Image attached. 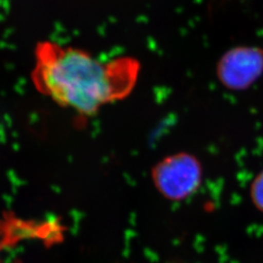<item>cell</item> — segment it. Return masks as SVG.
Returning <instances> with one entry per match:
<instances>
[{"label": "cell", "mask_w": 263, "mask_h": 263, "mask_svg": "<svg viewBox=\"0 0 263 263\" xmlns=\"http://www.w3.org/2000/svg\"><path fill=\"white\" fill-rule=\"evenodd\" d=\"M141 63L133 57L103 61L80 48L42 41L35 48L31 78L38 92L82 117L120 102L136 88Z\"/></svg>", "instance_id": "6da1fadb"}, {"label": "cell", "mask_w": 263, "mask_h": 263, "mask_svg": "<svg viewBox=\"0 0 263 263\" xmlns=\"http://www.w3.org/2000/svg\"><path fill=\"white\" fill-rule=\"evenodd\" d=\"M154 186L170 201H182L194 194L203 179V168L197 157L187 152L164 157L151 171Z\"/></svg>", "instance_id": "7a4b0ae2"}, {"label": "cell", "mask_w": 263, "mask_h": 263, "mask_svg": "<svg viewBox=\"0 0 263 263\" xmlns=\"http://www.w3.org/2000/svg\"><path fill=\"white\" fill-rule=\"evenodd\" d=\"M217 80L230 91H244L263 74V49L256 46L231 48L219 58Z\"/></svg>", "instance_id": "3957f363"}, {"label": "cell", "mask_w": 263, "mask_h": 263, "mask_svg": "<svg viewBox=\"0 0 263 263\" xmlns=\"http://www.w3.org/2000/svg\"><path fill=\"white\" fill-rule=\"evenodd\" d=\"M252 197L255 206L263 211V171L253 182Z\"/></svg>", "instance_id": "277c9868"}]
</instances>
